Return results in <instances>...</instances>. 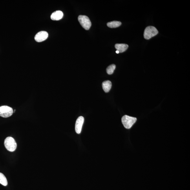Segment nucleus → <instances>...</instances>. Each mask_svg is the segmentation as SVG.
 <instances>
[{
    "label": "nucleus",
    "mask_w": 190,
    "mask_h": 190,
    "mask_svg": "<svg viewBox=\"0 0 190 190\" xmlns=\"http://www.w3.org/2000/svg\"><path fill=\"white\" fill-rule=\"evenodd\" d=\"M102 87L104 91L106 93L110 91L112 87V83L109 80L103 81L102 83Z\"/></svg>",
    "instance_id": "9d476101"
},
{
    "label": "nucleus",
    "mask_w": 190,
    "mask_h": 190,
    "mask_svg": "<svg viewBox=\"0 0 190 190\" xmlns=\"http://www.w3.org/2000/svg\"><path fill=\"white\" fill-rule=\"evenodd\" d=\"M48 36L47 32L45 31H41L37 33L35 37V39L37 42H40L45 41Z\"/></svg>",
    "instance_id": "423d86ee"
},
{
    "label": "nucleus",
    "mask_w": 190,
    "mask_h": 190,
    "mask_svg": "<svg viewBox=\"0 0 190 190\" xmlns=\"http://www.w3.org/2000/svg\"><path fill=\"white\" fill-rule=\"evenodd\" d=\"M121 24V22L117 21H114L107 23V26L110 28H116L119 27Z\"/></svg>",
    "instance_id": "9b49d317"
},
{
    "label": "nucleus",
    "mask_w": 190,
    "mask_h": 190,
    "mask_svg": "<svg viewBox=\"0 0 190 190\" xmlns=\"http://www.w3.org/2000/svg\"><path fill=\"white\" fill-rule=\"evenodd\" d=\"M116 53H117V54H119V52L118 51V50H117V51H116Z\"/></svg>",
    "instance_id": "4468645a"
},
{
    "label": "nucleus",
    "mask_w": 190,
    "mask_h": 190,
    "mask_svg": "<svg viewBox=\"0 0 190 190\" xmlns=\"http://www.w3.org/2000/svg\"><path fill=\"white\" fill-rule=\"evenodd\" d=\"M128 47L129 46L125 44H116L115 45V47L117 50L121 53L125 52L127 49Z\"/></svg>",
    "instance_id": "1a4fd4ad"
},
{
    "label": "nucleus",
    "mask_w": 190,
    "mask_h": 190,
    "mask_svg": "<svg viewBox=\"0 0 190 190\" xmlns=\"http://www.w3.org/2000/svg\"><path fill=\"white\" fill-rule=\"evenodd\" d=\"M14 113L12 108L7 106L0 107V116L3 118H8L12 116Z\"/></svg>",
    "instance_id": "39448f33"
},
{
    "label": "nucleus",
    "mask_w": 190,
    "mask_h": 190,
    "mask_svg": "<svg viewBox=\"0 0 190 190\" xmlns=\"http://www.w3.org/2000/svg\"><path fill=\"white\" fill-rule=\"evenodd\" d=\"M0 183L5 186L8 185L7 179L4 175L1 173H0Z\"/></svg>",
    "instance_id": "f8f14e48"
},
{
    "label": "nucleus",
    "mask_w": 190,
    "mask_h": 190,
    "mask_svg": "<svg viewBox=\"0 0 190 190\" xmlns=\"http://www.w3.org/2000/svg\"><path fill=\"white\" fill-rule=\"evenodd\" d=\"M63 16V13L61 11H56L52 13L51 15V19L54 21L59 20Z\"/></svg>",
    "instance_id": "6e6552de"
},
{
    "label": "nucleus",
    "mask_w": 190,
    "mask_h": 190,
    "mask_svg": "<svg viewBox=\"0 0 190 190\" xmlns=\"http://www.w3.org/2000/svg\"><path fill=\"white\" fill-rule=\"evenodd\" d=\"M84 121V118L83 116H80L77 119L76 125H75V130L77 134H80Z\"/></svg>",
    "instance_id": "0eeeda50"
},
{
    "label": "nucleus",
    "mask_w": 190,
    "mask_h": 190,
    "mask_svg": "<svg viewBox=\"0 0 190 190\" xmlns=\"http://www.w3.org/2000/svg\"><path fill=\"white\" fill-rule=\"evenodd\" d=\"M116 68V66L114 64H112V65L109 66L107 69V73L109 75L112 74L113 73Z\"/></svg>",
    "instance_id": "ddd939ff"
},
{
    "label": "nucleus",
    "mask_w": 190,
    "mask_h": 190,
    "mask_svg": "<svg viewBox=\"0 0 190 190\" xmlns=\"http://www.w3.org/2000/svg\"><path fill=\"white\" fill-rule=\"evenodd\" d=\"M4 144L6 149L8 151L14 152L16 149L17 143L12 137H7L4 141Z\"/></svg>",
    "instance_id": "f257e3e1"
},
{
    "label": "nucleus",
    "mask_w": 190,
    "mask_h": 190,
    "mask_svg": "<svg viewBox=\"0 0 190 190\" xmlns=\"http://www.w3.org/2000/svg\"><path fill=\"white\" fill-rule=\"evenodd\" d=\"M78 20L80 25L86 30H88L91 26V22L89 18L85 15H80Z\"/></svg>",
    "instance_id": "20e7f679"
},
{
    "label": "nucleus",
    "mask_w": 190,
    "mask_h": 190,
    "mask_svg": "<svg viewBox=\"0 0 190 190\" xmlns=\"http://www.w3.org/2000/svg\"><path fill=\"white\" fill-rule=\"evenodd\" d=\"M137 118L127 115L122 117L121 121L124 126L127 129H130L136 122Z\"/></svg>",
    "instance_id": "f03ea898"
},
{
    "label": "nucleus",
    "mask_w": 190,
    "mask_h": 190,
    "mask_svg": "<svg viewBox=\"0 0 190 190\" xmlns=\"http://www.w3.org/2000/svg\"><path fill=\"white\" fill-rule=\"evenodd\" d=\"M158 31L156 28L153 26H148L144 30V37L146 39H149L158 34Z\"/></svg>",
    "instance_id": "7ed1b4c3"
}]
</instances>
